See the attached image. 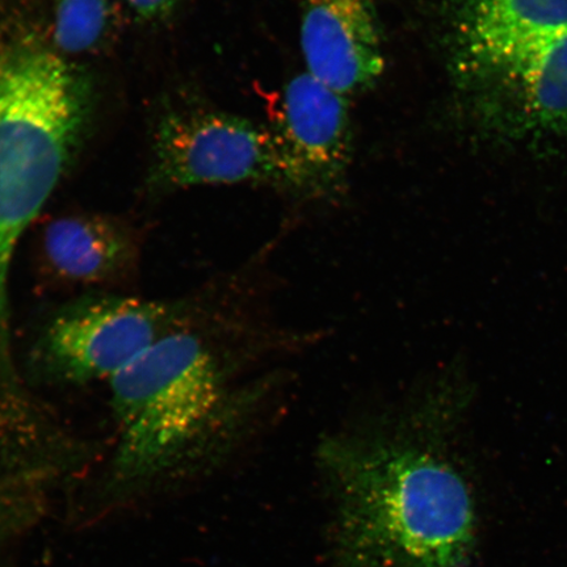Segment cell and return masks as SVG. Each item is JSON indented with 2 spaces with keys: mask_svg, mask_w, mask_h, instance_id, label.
I'll return each instance as SVG.
<instances>
[{
  "mask_svg": "<svg viewBox=\"0 0 567 567\" xmlns=\"http://www.w3.org/2000/svg\"><path fill=\"white\" fill-rule=\"evenodd\" d=\"M207 339L175 330L110 380L116 445L105 494L127 499L233 445L274 380L238 385Z\"/></svg>",
  "mask_w": 567,
  "mask_h": 567,
  "instance_id": "2",
  "label": "cell"
},
{
  "mask_svg": "<svg viewBox=\"0 0 567 567\" xmlns=\"http://www.w3.org/2000/svg\"><path fill=\"white\" fill-rule=\"evenodd\" d=\"M136 237L115 218L73 215L54 219L42 237V257L55 279L97 286L125 278L137 264Z\"/></svg>",
  "mask_w": 567,
  "mask_h": 567,
  "instance_id": "9",
  "label": "cell"
},
{
  "mask_svg": "<svg viewBox=\"0 0 567 567\" xmlns=\"http://www.w3.org/2000/svg\"><path fill=\"white\" fill-rule=\"evenodd\" d=\"M437 35L452 89L485 131L567 133V0H437Z\"/></svg>",
  "mask_w": 567,
  "mask_h": 567,
  "instance_id": "3",
  "label": "cell"
},
{
  "mask_svg": "<svg viewBox=\"0 0 567 567\" xmlns=\"http://www.w3.org/2000/svg\"><path fill=\"white\" fill-rule=\"evenodd\" d=\"M269 131L280 188L307 200H336L344 193L353 153L349 99L305 71L284 89Z\"/></svg>",
  "mask_w": 567,
  "mask_h": 567,
  "instance_id": "7",
  "label": "cell"
},
{
  "mask_svg": "<svg viewBox=\"0 0 567 567\" xmlns=\"http://www.w3.org/2000/svg\"><path fill=\"white\" fill-rule=\"evenodd\" d=\"M307 73L349 99L385 69L384 34L373 0H300Z\"/></svg>",
  "mask_w": 567,
  "mask_h": 567,
  "instance_id": "8",
  "label": "cell"
},
{
  "mask_svg": "<svg viewBox=\"0 0 567 567\" xmlns=\"http://www.w3.org/2000/svg\"><path fill=\"white\" fill-rule=\"evenodd\" d=\"M92 110L89 76L34 35L0 49V372L16 364L10 281L19 243L80 151Z\"/></svg>",
  "mask_w": 567,
  "mask_h": 567,
  "instance_id": "4",
  "label": "cell"
},
{
  "mask_svg": "<svg viewBox=\"0 0 567 567\" xmlns=\"http://www.w3.org/2000/svg\"><path fill=\"white\" fill-rule=\"evenodd\" d=\"M35 474L13 472L10 477H0V542L17 534L30 524L42 505L41 481Z\"/></svg>",
  "mask_w": 567,
  "mask_h": 567,
  "instance_id": "11",
  "label": "cell"
},
{
  "mask_svg": "<svg viewBox=\"0 0 567 567\" xmlns=\"http://www.w3.org/2000/svg\"><path fill=\"white\" fill-rule=\"evenodd\" d=\"M111 0H55L53 42L62 54L94 53L111 32Z\"/></svg>",
  "mask_w": 567,
  "mask_h": 567,
  "instance_id": "10",
  "label": "cell"
},
{
  "mask_svg": "<svg viewBox=\"0 0 567 567\" xmlns=\"http://www.w3.org/2000/svg\"><path fill=\"white\" fill-rule=\"evenodd\" d=\"M174 324V309L165 302L84 296L48 319L33 346V370L52 384L111 380L177 330Z\"/></svg>",
  "mask_w": 567,
  "mask_h": 567,
  "instance_id": "5",
  "label": "cell"
},
{
  "mask_svg": "<svg viewBox=\"0 0 567 567\" xmlns=\"http://www.w3.org/2000/svg\"><path fill=\"white\" fill-rule=\"evenodd\" d=\"M126 2L138 19L147 23H157L172 17L181 0H126Z\"/></svg>",
  "mask_w": 567,
  "mask_h": 567,
  "instance_id": "12",
  "label": "cell"
},
{
  "mask_svg": "<svg viewBox=\"0 0 567 567\" xmlns=\"http://www.w3.org/2000/svg\"><path fill=\"white\" fill-rule=\"evenodd\" d=\"M151 184L177 189L205 184L269 183L279 187L272 133L229 113L174 109L154 134Z\"/></svg>",
  "mask_w": 567,
  "mask_h": 567,
  "instance_id": "6",
  "label": "cell"
},
{
  "mask_svg": "<svg viewBox=\"0 0 567 567\" xmlns=\"http://www.w3.org/2000/svg\"><path fill=\"white\" fill-rule=\"evenodd\" d=\"M466 400L441 382L319 445L334 499L331 567H471L476 505L451 451Z\"/></svg>",
  "mask_w": 567,
  "mask_h": 567,
  "instance_id": "1",
  "label": "cell"
}]
</instances>
